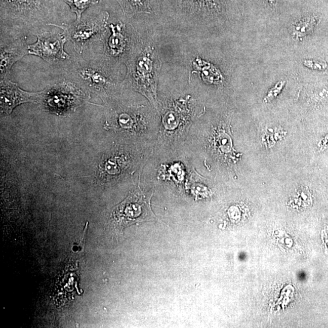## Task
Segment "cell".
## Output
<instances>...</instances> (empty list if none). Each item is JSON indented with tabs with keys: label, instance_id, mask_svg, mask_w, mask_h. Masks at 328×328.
<instances>
[{
	"label": "cell",
	"instance_id": "obj_1",
	"mask_svg": "<svg viewBox=\"0 0 328 328\" xmlns=\"http://www.w3.org/2000/svg\"><path fill=\"white\" fill-rule=\"evenodd\" d=\"M126 80L134 90L142 93L151 101L156 98V80L159 60L153 49L138 48L126 64Z\"/></svg>",
	"mask_w": 328,
	"mask_h": 328
},
{
	"label": "cell",
	"instance_id": "obj_2",
	"mask_svg": "<svg viewBox=\"0 0 328 328\" xmlns=\"http://www.w3.org/2000/svg\"><path fill=\"white\" fill-rule=\"evenodd\" d=\"M153 193L146 195L140 187L131 193L129 196L115 207L111 214V220L118 230L146 221L157 220L151 208Z\"/></svg>",
	"mask_w": 328,
	"mask_h": 328
},
{
	"label": "cell",
	"instance_id": "obj_3",
	"mask_svg": "<svg viewBox=\"0 0 328 328\" xmlns=\"http://www.w3.org/2000/svg\"><path fill=\"white\" fill-rule=\"evenodd\" d=\"M114 65L105 58L100 63L78 61L72 64L69 71V77L91 90L106 91L116 84L118 71L115 69Z\"/></svg>",
	"mask_w": 328,
	"mask_h": 328
},
{
	"label": "cell",
	"instance_id": "obj_4",
	"mask_svg": "<svg viewBox=\"0 0 328 328\" xmlns=\"http://www.w3.org/2000/svg\"><path fill=\"white\" fill-rule=\"evenodd\" d=\"M108 17L107 12H105L96 17L76 20L71 24L59 25L50 23L48 25L57 26L62 29L67 40L71 42L75 51L81 54L85 47L105 35L107 32Z\"/></svg>",
	"mask_w": 328,
	"mask_h": 328
},
{
	"label": "cell",
	"instance_id": "obj_5",
	"mask_svg": "<svg viewBox=\"0 0 328 328\" xmlns=\"http://www.w3.org/2000/svg\"><path fill=\"white\" fill-rule=\"evenodd\" d=\"M105 42L106 59L112 63L126 64L138 50L139 43L131 27L122 23L111 24Z\"/></svg>",
	"mask_w": 328,
	"mask_h": 328
},
{
	"label": "cell",
	"instance_id": "obj_6",
	"mask_svg": "<svg viewBox=\"0 0 328 328\" xmlns=\"http://www.w3.org/2000/svg\"><path fill=\"white\" fill-rule=\"evenodd\" d=\"M36 35L37 40L28 45L29 54L40 57L50 64L70 59L64 50V46L68 40L63 32L44 31Z\"/></svg>",
	"mask_w": 328,
	"mask_h": 328
},
{
	"label": "cell",
	"instance_id": "obj_7",
	"mask_svg": "<svg viewBox=\"0 0 328 328\" xmlns=\"http://www.w3.org/2000/svg\"><path fill=\"white\" fill-rule=\"evenodd\" d=\"M81 92L74 84L63 82L44 91L42 99L52 110L63 111L79 104Z\"/></svg>",
	"mask_w": 328,
	"mask_h": 328
},
{
	"label": "cell",
	"instance_id": "obj_8",
	"mask_svg": "<svg viewBox=\"0 0 328 328\" xmlns=\"http://www.w3.org/2000/svg\"><path fill=\"white\" fill-rule=\"evenodd\" d=\"M44 91L29 93L23 91L18 85L8 80H1V112L10 114L16 106L24 103H38L42 99Z\"/></svg>",
	"mask_w": 328,
	"mask_h": 328
},
{
	"label": "cell",
	"instance_id": "obj_9",
	"mask_svg": "<svg viewBox=\"0 0 328 328\" xmlns=\"http://www.w3.org/2000/svg\"><path fill=\"white\" fill-rule=\"evenodd\" d=\"M26 36H18L6 42L1 38L0 47V69L1 80L8 78L12 66L25 55L28 54V45Z\"/></svg>",
	"mask_w": 328,
	"mask_h": 328
},
{
	"label": "cell",
	"instance_id": "obj_10",
	"mask_svg": "<svg viewBox=\"0 0 328 328\" xmlns=\"http://www.w3.org/2000/svg\"><path fill=\"white\" fill-rule=\"evenodd\" d=\"M71 11L77 15V21L80 20L82 14L90 6L97 4L100 0H63Z\"/></svg>",
	"mask_w": 328,
	"mask_h": 328
},
{
	"label": "cell",
	"instance_id": "obj_11",
	"mask_svg": "<svg viewBox=\"0 0 328 328\" xmlns=\"http://www.w3.org/2000/svg\"><path fill=\"white\" fill-rule=\"evenodd\" d=\"M317 23L315 18H312L308 20L301 21L294 27L293 35L296 38H301L308 35L311 32Z\"/></svg>",
	"mask_w": 328,
	"mask_h": 328
},
{
	"label": "cell",
	"instance_id": "obj_12",
	"mask_svg": "<svg viewBox=\"0 0 328 328\" xmlns=\"http://www.w3.org/2000/svg\"><path fill=\"white\" fill-rule=\"evenodd\" d=\"M286 83L285 81H279L277 84L275 85V87L272 88L271 90L269 91L268 94L264 99V102L267 103L272 101L274 99L276 96L280 93L282 88Z\"/></svg>",
	"mask_w": 328,
	"mask_h": 328
},
{
	"label": "cell",
	"instance_id": "obj_13",
	"mask_svg": "<svg viewBox=\"0 0 328 328\" xmlns=\"http://www.w3.org/2000/svg\"><path fill=\"white\" fill-rule=\"evenodd\" d=\"M303 64L307 68L318 71H323L326 69L327 66L326 62L320 60H305Z\"/></svg>",
	"mask_w": 328,
	"mask_h": 328
}]
</instances>
